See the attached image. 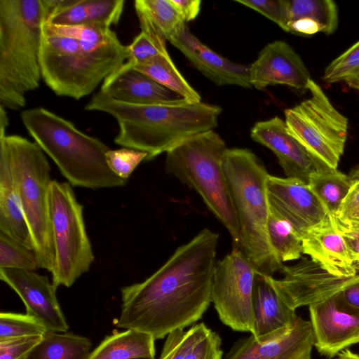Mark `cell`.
Wrapping results in <instances>:
<instances>
[{
	"mask_svg": "<svg viewBox=\"0 0 359 359\" xmlns=\"http://www.w3.org/2000/svg\"><path fill=\"white\" fill-rule=\"evenodd\" d=\"M0 279L23 302L27 314L48 332H66L69 326L56 296L57 287L46 276L34 271L0 268Z\"/></svg>",
	"mask_w": 359,
	"mask_h": 359,
	"instance_id": "obj_17",
	"label": "cell"
},
{
	"mask_svg": "<svg viewBox=\"0 0 359 359\" xmlns=\"http://www.w3.org/2000/svg\"><path fill=\"white\" fill-rule=\"evenodd\" d=\"M42 337H27L0 341V359H27Z\"/></svg>",
	"mask_w": 359,
	"mask_h": 359,
	"instance_id": "obj_41",
	"label": "cell"
},
{
	"mask_svg": "<svg viewBox=\"0 0 359 359\" xmlns=\"http://www.w3.org/2000/svg\"><path fill=\"white\" fill-rule=\"evenodd\" d=\"M128 57V46L109 27L43 25L42 79L58 96L78 100L88 95Z\"/></svg>",
	"mask_w": 359,
	"mask_h": 359,
	"instance_id": "obj_2",
	"label": "cell"
},
{
	"mask_svg": "<svg viewBox=\"0 0 359 359\" xmlns=\"http://www.w3.org/2000/svg\"><path fill=\"white\" fill-rule=\"evenodd\" d=\"M348 178L351 181H359V165L354 167L348 174Z\"/></svg>",
	"mask_w": 359,
	"mask_h": 359,
	"instance_id": "obj_47",
	"label": "cell"
},
{
	"mask_svg": "<svg viewBox=\"0 0 359 359\" xmlns=\"http://www.w3.org/2000/svg\"><path fill=\"white\" fill-rule=\"evenodd\" d=\"M314 336L310 321L297 316L287 327L260 339H239L222 359H311Z\"/></svg>",
	"mask_w": 359,
	"mask_h": 359,
	"instance_id": "obj_14",
	"label": "cell"
},
{
	"mask_svg": "<svg viewBox=\"0 0 359 359\" xmlns=\"http://www.w3.org/2000/svg\"><path fill=\"white\" fill-rule=\"evenodd\" d=\"M342 234L350 256L355 264H359V236L346 230L338 229Z\"/></svg>",
	"mask_w": 359,
	"mask_h": 359,
	"instance_id": "obj_44",
	"label": "cell"
},
{
	"mask_svg": "<svg viewBox=\"0 0 359 359\" xmlns=\"http://www.w3.org/2000/svg\"><path fill=\"white\" fill-rule=\"evenodd\" d=\"M250 137L275 154L287 178L308 184L311 175L334 170L295 139L278 116L255 123Z\"/></svg>",
	"mask_w": 359,
	"mask_h": 359,
	"instance_id": "obj_15",
	"label": "cell"
},
{
	"mask_svg": "<svg viewBox=\"0 0 359 359\" xmlns=\"http://www.w3.org/2000/svg\"><path fill=\"white\" fill-rule=\"evenodd\" d=\"M0 268L35 271L40 265L34 250L0 231Z\"/></svg>",
	"mask_w": 359,
	"mask_h": 359,
	"instance_id": "obj_33",
	"label": "cell"
},
{
	"mask_svg": "<svg viewBox=\"0 0 359 359\" xmlns=\"http://www.w3.org/2000/svg\"><path fill=\"white\" fill-rule=\"evenodd\" d=\"M20 117L29 134L72 186L97 189L126 184L127 180L110 169L106 158L110 149L99 139L43 107L25 109Z\"/></svg>",
	"mask_w": 359,
	"mask_h": 359,
	"instance_id": "obj_5",
	"label": "cell"
},
{
	"mask_svg": "<svg viewBox=\"0 0 359 359\" xmlns=\"http://www.w3.org/2000/svg\"><path fill=\"white\" fill-rule=\"evenodd\" d=\"M87 13L86 0H53L46 22L64 27L86 25Z\"/></svg>",
	"mask_w": 359,
	"mask_h": 359,
	"instance_id": "obj_36",
	"label": "cell"
},
{
	"mask_svg": "<svg viewBox=\"0 0 359 359\" xmlns=\"http://www.w3.org/2000/svg\"><path fill=\"white\" fill-rule=\"evenodd\" d=\"M348 86H349L351 88H354V89H355V90H358V91H359V79H358V80H357V81H355V82H353V83H351L348 84Z\"/></svg>",
	"mask_w": 359,
	"mask_h": 359,
	"instance_id": "obj_49",
	"label": "cell"
},
{
	"mask_svg": "<svg viewBox=\"0 0 359 359\" xmlns=\"http://www.w3.org/2000/svg\"><path fill=\"white\" fill-rule=\"evenodd\" d=\"M131 69L148 76L184 100L191 102H201L199 94L178 71L168 53L136 65Z\"/></svg>",
	"mask_w": 359,
	"mask_h": 359,
	"instance_id": "obj_28",
	"label": "cell"
},
{
	"mask_svg": "<svg viewBox=\"0 0 359 359\" xmlns=\"http://www.w3.org/2000/svg\"><path fill=\"white\" fill-rule=\"evenodd\" d=\"M135 359H147V358H135Z\"/></svg>",
	"mask_w": 359,
	"mask_h": 359,
	"instance_id": "obj_50",
	"label": "cell"
},
{
	"mask_svg": "<svg viewBox=\"0 0 359 359\" xmlns=\"http://www.w3.org/2000/svg\"><path fill=\"white\" fill-rule=\"evenodd\" d=\"M134 6L139 22L150 27L166 41L187 25L170 0H136Z\"/></svg>",
	"mask_w": 359,
	"mask_h": 359,
	"instance_id": "obj_27",
	"label": "cell"
},
{
	"mask_svg": "<svg viewBox=\"0 0 359 359\" xmlns=\"http://www.w3.org/2000/svg\"><path fill=\"white\" fill-rule=\"evenodd\" d=\"M280 271L284 275L281 279L264 276L279 297L294 310L329 298L359 280V273L352 277L335 276L307 258L292 266L283 265Z\"/></svg>",
	"mask_w": 359,
	"mask_h": 359,
	"instance_id": "obj_12",
	"label": "cell"
},
{
	"mask_svg": "<svg viewBox=\"0 0 359 359\" xmlns=\"http://www.w3.org/2000/svg\"><path fill=\"white\" fill-rule=\"evenodd\" d=\"M168 41L215 85L252 88L249 66L234 63L218 55L194 36L187 25Z\"/></svg>",
	"mask_w": 359,
	"mask_h": 359,
	"instance_id": "obj_19",
	"label": "cell"
},
{
	"mask_svg": "<svg viewBox=\"0 0 359 359\" xmlns=\"http://www.w3.org/2000/svg\"><path fill=\"white\" fill-rule=\"evenodd\" d=\"M85 109L112 116L119 128L114 142L146 152L145 161L166 153L192 136L214 130L222 111L219 106L183 98L147 104L124 103L100 90Z\"/></svg>",
	"mask_w": 359,
	"mask_h": 359,
	"instance_id": "obj_3",
	"label": "cell"
},
{
	"mask_svg": "<svg viewBox=\"0 0 359 359\" xmlns=\"http://www.w3.org/2000/svg\"><path fill=\"white\" fill-rule=\"evenodd\" d=\"M322 79L328 83L344 81L348 85L359 79V41L330 62Z\"/></svg>",
	"mask_w": 359,
	"mask_h": 359,
	"instance_id": "obj_35",
	"label": "cell"
},
{
	"mask_svg": "<svg viewBox=\"0 0 359 359\" xmlns=\"http://www.w3.org/2000/svg\"><path fill=\"white\" fill-rule=\"evenodd\" d=\"M314 346L328 358L359 343V313L345 307L338 293L309 306Z\"/></svg>",
	"mask_w": 359,
	"mask_h": 359,
	"instance_id": "obj_16",
	"label": "cell"
},
{
	"mask_svg": "<svg viewBox=\"0 0 359 359\" xmlns=\"http://www.w3.org/2000/svg\"><path fill=\"white\" fill-rule=\"evenodd\" d=\"M302 242L303 253L329 273L342 277L358 274L344 238L332 221L311 229Z\"/></svg>",
	"mask_w": 359,
	"mask_h": 359,
	"instance_id": "obj_20",
	"label": "cell"
},
{
	"mask_svg": "<svg viewBox=\"0 0 359 359\" xmlns=\"http://www.w3.org/2000/svg\"><path fill=\"white\" fill-rule=\"evenodd\" d=\"M50 215L55 250L52 283L72 286L86 273L95 257L83 219V207L69 182L52 180L49 193Z\"/></svg>",
	"mask_w": 359,
	"mask_h": 359,
	"instance_id": "obj_9",
	"label": "cell"
},
{
	"mask_svg": "<svg viewBox=\"0 0 359 359\" xmlns=\"http://www.w3.org/2000/svg\"><path fill=\"white\" fill-rule=\"evenodd\" d=\"M337 229H344V230H346L351 233H353L354 234H356L358 236H359V226H357V227H353V228H348V229H346V228H341V227H337Z\"/></svg>",
	"mask_w": 359,
	"mask_h": 359,
	"instance_id": "obj_48",
	"label": "cell"
},
{
	"mask_svg": "<svg viewBox=\"0 0 359 359\" xmlns=\"http://www.w3.org/2000/svg\"><path fill=\"white\" fill-rule=\"evenodd\" d=\"M336 226L346 229L359 226V181L353 182L343 201L337 215Z\"/></svg>",
	"mask_w": 359,
	"mask_h": 359,
	"instance_id": "obj_40",
	"label": "cell"
},
{
	"mask_svg": "<svg viewBox=\"0 0 359 359\" xmlns=\"http://www.w3.org/2000/svg\"><path fill=\"white\" fill-rule=\"evenodd\" d=\"M288 23L299 19L316 22L320 32L329 35L338 26V10L331 0H287ZM287 23V25H288Z\"/></svg>",
	"mask_w": 359,
	"mask_h": 359,
	"instance_id": "obj_30",
	"label": "cell"
},
{
	"mask_svg": "<svg viewBox=\"0 0 359 359\" xmlns=\"http://www.w3.org/2000/svg\"><path fill=\"white\" fill-rule=\"evenodd\" d=\"M18 189L40 268L51 272L55 250L50 215V167L35 142L18 135L0 137Z\"/></svg>",
	"mask_w": 359,
	"mask_h": 359,
	"instance_id": "obj_8",
	"label": "cell"
},
{
	"mask_svg": "<svg viewBox=\"0 0 359 359\" xmlns=\"http://www.w3.org/2000/svg\"><path fill=\"white\" fill-rule=\"evenodd\" d=\"M249 67L250 83L257 90L283 85L304 93L311 79L299 55L280 40L265 46Z\"/></svg>",
	"mask_w": 359,
	"mask_h": 359,
	"instance_id": "obj_18",
	"label": "cell"
},
{
	"mask_svg": "<svg viewBox=\"0 0 359 359\" xmlns=\"http://www.w3.org/2000/svg\"><path fill=\"white\" fill-rule=\"evenodd\" d=\"M352 184L348 176L337 169L314 173L309 180V187L320 201L334 226L339 209Z\"/></svg>",
	"mask_w": 359,
	"mask_h": 359,
	"instance_id": "obj_29",
	"label": "cell"
},
{
	"mask_svg": "<svg viewBox=\"0 0 359 359\" xmlns=\"http://www.w3.org/2000/svg\"><path fill=\"white\" fill-rule=\"evenodd\" d=\"M270 210L288 222L301 239L331 219L308 184L291 178L269 175L266 182Z\"/></svg>",
	"mask_w": 359,
	"mask_h": 359,
	"instance_id": "obj_13",
	"label": "cell"
},
{
	"mask_svg": "<svg viewBox=\"0 0 359 359\" xmlns=\"http://www.w3.org/2000/svg\"><path fill=\"white\" fill-rule=\"evenodd\" d=\"M53 0H0V105L18 110L39 87L42 27Z\"/></svg>",
	"mask_w": 359,
	"mask_h": 359,
	"instance_id": "obj_4",
	"label": "cell"
},
{
	"mask_svg": "<svg viewBox=\"0 0 359 359\" xmlns=\"http://www.w3.org/2000/svg\"><path fill=\"white\" fill-rule=\"evenodd\" d=\"M338 297L345 307L359 313V280L339 292Z\"/></svg>",
	"mask_w": 359,
	"mask_h": 359,
	"instance_id": "obj_43",
	"label": "cell"
},
{
	"mask_svg": "<svg viewBox=\"0 0 359 359\" xmlns=\"http://www.w3.org/2000/svg\"><path fill=\"white\" fill-rule=\"evenodd\" d=\"M89 339L69 332H46L27 359H87Z\"/></svg>",
	"mask_w": 359,
	"mask_h": 359,
	"instance_id": "obj_26",
	"label": "cell"
},
{
	"mask_svg": "<svg viewBox=\"0 0 359 359\" xmlns=\"http://www.w3.org/2000/svg\"><path fill=\"white\" fill-rule=\"evenodd\" d=\"M100 91L118 102L135 104L182 98L142 72L123 66L105 79Z\"/></svg>",
	"mask_w": 359,
	"mask_h": 359,
	"instance_id": "obj_21",
	"label": "cell"
},
{
	"mask_svg": "<svg viewBox=\"0 0 359 359\" xmlns=\"http://www.w3.org/2000/svg\"><path fill=\"white\" fill-rule=\"evenodd\" d=\"M252 313L255 339H260L290 325L297 316L295 310L287 306L266 280L257 271L252 292Z\"/></svg>",
	"mask_w": 359,
	"mask_h": 359,
	"instance_id": "obj_22",
	"label": "cell"
},
{
	"mask_svg": "<svg viewBox=\"0 0 359 359\" xmlns=\"http://www.w3.org/2000/svg\"><path fill=\"white\" fill-rule=\"evenodd\" d=\"M311 97L285 111L288 132L311 152L337 169L348 133V119L312 79Z\"/></svg>",
	"mask_w": 359,
	"mask_h": 359,
	"instance_id": "obj_10",
	"label": "cell"
},
{
	"mask_svg": "<svg viewBox=\"0 0 359 359\" xmlns=\"http://www.w3.org/2000/svg\"><path fill=\"white\" fill-rule=\"evenodd\" d=\"M228 148L214 130L192 136L166 152L165 169L195 190L239 248L240 229L222 168Z\"/></svg>",
	"mask_w": 359,
	"mask_h": 359,
	"instance_id": "obj_7",
	"label": "cell"
},
{
	"mask_svg": "<svg viewBox=\"0 0 359 359\" xmlns=\"http://www.w3.org/2000/svg\"><path fill=\"white\" fill-rule=\"evenodd\" d=\"M222 168L237 215L239 248L258 272L272 276L283 266L267 236L269 177L262 161L250 149H227Z\"/></svg>",
	"mask_w": 359,
	"mask_h": 359,
	"instance_id": "obj_6",
	"label": "cell"
},
{
	"mask_svg": "<svg viewBox=\"0 0 359 359\" xmlns=\"http://www.w3.org/2000/svg\"><path fill=\"white\" fill-rule=\"evenodd\" d=\"M147 156L146 152L129 148L110 149L106 154L110 169L124 180L128 178L142 161H145Z\"/></svg>",
	"mask_w": 359,
	"mask_h": 359,
	"instance_id": "obj_38",
	"label": "cell"
},
{
	"mask_svg": "<svg viewBox=\"0 0 359 359\" xmlns=\"http://www.w3.org/2000/svg\"><path fill=\"white\" fill-rule=\"evenodd\" d=\"M141 32L128 45V60L122 65L126 68L147 62L153 57L167 53L166 40L147 25L140 24Z\"/></svg>",
	"mask_w": 359,
	"mask_h": 359,
	"instance_id": "obj_32",
	"label": "cell"
},
{
	"mask_svg": "<svg viewBox=\"0 0 359 359\" xmlns=\"http://www.w3.org/2000/svg\"><path fill=\"white\" fill-rule=\"evenodd\" d=\"M0 231L34 250L18 189L6 154L0 151Z\"/></svg>",
	"mask_w": 359,
	"mask_h": 359,
	"instance_id": "obj_24",
	"label": "cell"
},
{
	"mask_svg": "<svg viewBox=\"0 0 359 359\" xmlns=\"http://www.w3.org/2000/svg\"><path fill=\"white\" fill-rule=\"evenodd\" d=\"M6 109L0 105V137L6 135V130L8 125V117Z\"/></svg>",
	"mask_w": 359,
	"mask_h": 359,
	"instance_id": "obj_45",
	"label": "cell"
},
{
	"mask_svg": "<svg viewBox=\"0 0 359 359\" xmlns=\"http://www.w3.org/2000/svg\"><path fill=\"white\" fill-rule=\"evenodd\" d=\"M45 327L33 317L13 312L0 313V341L11 339L43 336Z\"/></svg>",
	"mask_w": 359,
	"mask_h": 359,
	"instance_id": "obj_34",
	"label": "cell"
},
{
	"mask_svg": "<svg viewBox=\"0 0 359 359\" xmlns=\"http://www.w3.org/2000/svg\"><path fill=\"white\" fill-rule=\"evenodd\" d=\"M180 15L186 23L194 20L200 13V0H170Z\"/></svg>",
	"mask_w": 359,
	"mask_h": 359,
	"instance_id": "obj_42",
	"label": "cell"
},
{
	"mask_svg": "<svg viewBox=\"0 0 359 359\" xmlns=\"http://www.w3.org/2000/svg\"><path fill=\"white\" fill-rule=\"evenodd\" d=\"M219 335L204 323L170 332L159 359H222Z\"/></svg>",
	"mask_w": 359,
	"mask_h": 359,
	"instance_id": "obj_23",
	"label": "cell"
},
{
	"mask_svg": "<svg viewBox=\"0 0 359 359\" xmlns=\"http://www.w3.org/2000/svg\"><path fill=\"white\" fill-rule=\"evenodd\" d=\"M337 359H359V355L346 348L337 355Z\"/></svg>",
	"mask_w": 359,
	"mask_h": 359,
	"instance_id": "obj_46",
	"label": "cell"
},
{
	"mask_svg": "<svg viewBox=\"0 0 359 359\" xmlns=\"http://www.w3.org/2000/svg\"><path fill=\"white\" fill-rule=\"evenodd\" d=\"M155 339L135 330L107 336L87 359H155Z\"/></svg>",
	"mask_w": 359,
	"mask_h": 359,
	"instance_id": "obj_25",
	"label": "cell"
},
{
	"mask_svg": "<svg viewBox=\"0 0 359 359\" xmlns=\"http://www.w3.org/2000/svg\"><path fill=\"white\" fill-rule=\"evenodd\" d=\"M257 270L243 251H232L217 262L211 292L220 320L234 331L254 332L252 292Z\"/></svg>",
	"mask_w": 359,
	"mask_h": 359,
	"instance_id": "obj_11",
	"label": "cell"
},
{
	"mask_svg": "<svg viewBox=\"0 0 359 359\" xmlns=\"http://www.w3.org/2000/svg\"><path fill=\"white\" fill-rule=\"evenodd\" d=\"M86 24H99L111 27L116 25L124 8V0H86Z\"/></svg>",
	"mask_w": 359,
	"mask_h": 359,
	"instance_id": "obj_37",
	"label": "cell"
},
{
	"mask_svg": "<svg viewBox=\"0 0 359 359\" xmlns=\"http://www.w3.org/2000/svg\"><path fill=\"white\" fill-rule=\"evenodd\" d=\"M218 240L203 229L149 278L122 287L115 325L159 339L200 320L212 302Z\"/></svg>",
	"mask_w": 359,
	"mask_h": 359,
	"instance_id": "obj_1",
	"label": "cell"
},
{
	"mask_svg": "<svg viewBox=\"0 0 359 359\" xmlns=\"http://www.w3.org/2000/svg\"><path fill=\"white\" fill-rule=\"evenodd\" d=\"M269 242L281 262L298 259L303 253L302 239L292 226L269 209L267 220Z\"/></svg>",
	"mask_w": 359,
	"mask_h": 359,
	"instance_id": "obj_31",
	"label": "cell"
},
{
	"mask_svg": "<svg viewBox=\"0 0 359 359\" xmlns=\"http://www.w3.org/2000/svg\"><path fill=\"white\" fill-rule=\"evenodd\" d=\"M236 2L248 7L277 24L287 32V0H236Z\"/></svg>",
	"mask_w": 359,
	"mask_h": 359,
	"instance_id": "obj_39",
	"label": "cell"
}]
</instances>
